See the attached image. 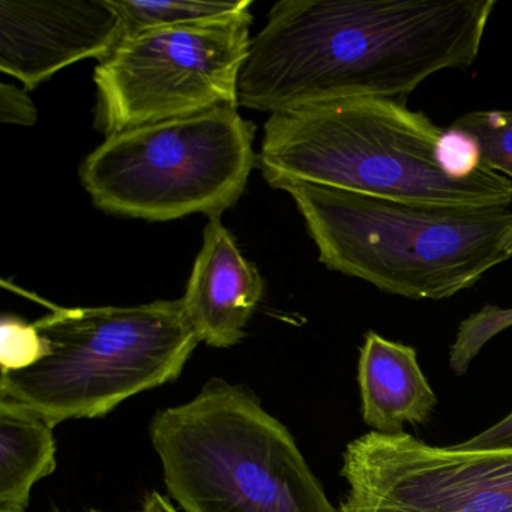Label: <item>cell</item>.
Returning <instances> with one entry per match:
<instances>
[{
  "label": "cell",
  "mask_w": 512,
  "mask_h": 512,
  "mask_svg": "<svg viewBox=\"0 0 512 512\" xmlns=\"http://www.w3.org/2000/svg\"><path fill=\"white\" fill-rule=\"evenodd\" d=\"M286 191L320 263L389 295L442 301L512 257L509 208L425 205L304 182Z\"/></svg>",
  "instance_id": "cell-3"
},
{
  "label": "cell",
  "mask_w": 512,
  "mask_h": 512,
  "mask_svg": "<svg viewBox=\"0 0 512 512\" xmlns=\"http://www.w3.org/2000/svg\"><path fill=\"white\" fill-rule=\"evenodd\" d=\"M112 4L121 16L127 35L146 29L223 19L253 7L251 0H112Z\"/></svg>",
  "instance_id": "cell-13"
},
{
  "label": "cell",
  "mask_w": 512,
  "mask_h": 512,
  "mask_svg": "<svg viewBox=\"0 0 512 512\" xmlns=\"http://www.w3.org/2000/svg\"><path fill=\"white\" fill-rule=\"evenodd\" d=\"M508 328H512V307L484 305L481 310L461 320L454 343L449 349L451 370L457 376L466 374L485 344Z\"/></svg>",
  "instance_id": "cell-15"
},
{
  "label": "cell",
  "mask_w": 512,
  "mask_h": 512,
  "mask_svg": "<svg viewBox=\"0 0 512 512\" xmlns=\"http://www.w3.org/2000/svg\"><path fill=\"white\" fill-rule=\"evenodd\" d=\"M263 293L259 269L245 259L221 218H209L182 298L200 343L218 349L238 344Z\"/></svg>",
  "instance_id": "cell-10"
},
{
  "label": "cell",
  "mask_w": 512,
  "mask_h": 512,
  "mask_svg": "<svg viewBox=\"0 0 512 512\" xmlns=\"http://www.w3.org/2000/svg\"><path fill=\"white\" fill-rule=\"evenodd\" d=\"M512 443V412L493 427L463 442L464 446H493Z\"/></svg>",
  "instance_id": "cell-19"
},
{
  "label": "cell",
  "mask_w": 512,
  "mask_h": 512,
  "mask_svg": "<svg viewBox=\"0 0 512 512\" xmlns=\"http://www.w3.org/2000/svg\"><path fill=\"white\" fill-rule=\"evenodd\" d=\"M91 512H101V511H95V509H92V511H91Z\"/></svg>",
  "instance_id": "cell-21"
},
{
  "label": "cell",
  "mask_w": 512,
  "mask_h": 512,
  "mask_svg": "<svg viewBox=\"0 0 512 512\" xmlns=\"http://www.w3.org/2000/svg\"><path fill=\"white\" fill-rule=\"evenodd\" d=\"M112 0L0 2V71L26 91L85 61H104L124 40Z\"/></svg>",
  "instance_id": "cell-9"
},
{
  "label": "cell",
  "mask_w": 512,
  "mask_h": 512,
  "mask_svg": "<svg viewBox=\"0 0 512 512\" xmlns=\"http://www.w3.org/2000/svg\"><path fill=\"white\" fill-rule=\"evenodd\" d=\"M358 383L362 418L376 433L400 434L404 424H422L437 404L416 350L374 331L359 350Z\"/></svg>",
  "instance_id": "cell-11"
},
{
  "label": "cell",
  "mask_w": 512,
  "mask_h": 512,
  "mask_svg": "<svg viewBox=\"0 0 512 512\" xmlns=\"http://www.w3.org/2000/svg\"><path fill=\"white\" fill-rule=\"evenodd\" d=\"M442 131L406 101L337 98L269 116L257 166L272 188L304 182L400 202L509 208L512 181L500 173L443 172Z\"/></svg>",
  "instance_id": "cell-2"
},
{
  "label": "cell",
  "mask_w": 512,
  "mask_h": 512,
  "mask_svg": "<svg viewBox=\"0 0 512 512\" xmlns=\"http://www.w3.org/2000/svg\"><path fill=\"white\" fill-rule=\"evenodd\" d=\"M38 110L26 89L16 85H0V121L4 124L31 127L37 124Z\"/></svg>",
  "instance_id": "cell-18"
},
{
  "label": "cell",
  "mask_w": 512,
  "mask_h": 512,
  "mask_svg": "<svg viewBox=\"0 0 512 512\" xmlns=\"http://www.w3.org/2000/svg\"><path fill=\"white\" fill-rule=\"evenodd\" d=\"M40 362L2 373L0 400L37 412L50 427L109 415L133 395L178 379L200 343L182 299L134 307L50 305L34 322Z\"/></svg>",
  "instance_id": "cell-5"
},
{
  "label": "cell",
  "mask_w": 512,
  "mask_h": 512,
  "mask_svg": "<svg viewBox=\"0 0 512 512\" xmlns=\"http://www.w3.org/2000/svg\"><path fill=\"white\" fill-rule=\"evenodd\" d=\"M151 440L187 512H338L292 434L245 386L211 380L158 412Z\"/></svg>",
  "instance_id": "cell-4"
},
{
  "label": "cell",
  "mask_w": 512,
  "mask_h": 512,
  "mask_svg": "<svg viewBox=\"0 0 512 512\" xmlns=\"http://www.w3.org/2000/svg\"><path fill=\"white\" fill-rule=\"evenodd\" d=\"M142 512H178L175 509V506L172 505L170 500H167L166 497L161 496L158 491H152V493L148 494V497L145 499V503H143Z\"/></svg>",
  "instance_id": "cell-20"
},
{
  "label": "cell",
  "mask_w": 512,
  "mask_h": 512,
  "mask_svg": "<svg viewBox=\"0 0 512 512\" xmlns=\"http://www.w3.org/2000/svg\"><path fill=\"white\" fill-rule=\"evenodd\" d=\"M254 125L235 107L131 128L107 137L80 166V181L106 214L172 221L221 217L257 163Z\"/></svg>",
  "instance_id": "cell-6"
},
{
  "label": "cell",
  "mask_w": 512,
  "mask_h": 512,
  "mask_svg": "<svg viewBox=\"0 0 512 512\" xmlns=\"http://www.w3.org/2000/svg\"><path fill=\"white\" fill-rule=\"evenodd\" d=\"M250 10L125 35L95 67L97 125L107 137L143 125L238 109L250 52Z\"/></svg>",
  "instance_id": "cell-7"
},
{
  "label": "cell",
  "mask_w": 512,
  "mask_h": 512,
  "mask_svg": "<svg viewBox=\"0 0 512 512\" xmlns=\"http://www.w3.org/2000/svg\"><path fill=\"white\" fill-rule=\"evenodd\" d=\"M437 161L446 175L467 179L484 172L478 142L466 131L455 127L443 128L437 145Z\"/></svg>",
  "instance_id": "cell-17"
},
{
  "label": "cell",
  "mask_w": 512,
  "mask_h": 512,
  "mask_svg": "<svg viewBox=\"0 0 512 512\" xmlns=\"http://www.w3.org/2000/svg\"><path fill=\"white\" fill-rule=\"evenodd\" d=\"M452 127L478 142L484 166L512 181V110H476L455 119Z\"/></svg>",
  "instance_id": "cell-14"
},
{
  "label": "cell",
  "mask_w": 512,
  "mask_h": 512,
  "mask_svg": "<svg viewBox=\"0 0 512 512\" xmlns=\"http://www.w3.org/2000/svg\"><path fill=\"white\" fill-rule=\"evenodd\" d=\"M47 343L35 323L5 314L0 322L2 373L26 370L46 356Z\"/></svg>",
  "instance_id": "cell-16"
},
{
  "label": "cell",
  "mask_w": 512,
  "mask_h": 512,
  "mask_svg": "<svg viewBox=\"0 0 512 512\" xmlns=\"http://www.w3.org/2000/svg\"><path fill=\"white\" fill-rule=\"evenodd\" d=\"M55 469L53 427L29 407L0 400V512H25L32 487Z\"/></svg>",
  "instance_id": "cell-12"
},
{
  "label": "cell",
  "mask_w": 512,
  "mask_h": 512,
  "mask_svg": "<svg viewBox=\"0 0 512 512\" xmlns=\"http://www.w3.org/2000/svg\"><path fill=\"white\" fill-rule=\"evenodd\" d=\"M496 0H283L251 40L238 106L275 113L347 97L406 101L475 64Z\"/></svg>",
  "instance_id": "cell-1"
},
{
  "label": "cell",
  "mask_w": 512,
  "mask_h": 512,
  "mask_svg": "<svg viewBox=\"0 0 512 512\" xmlns=\"http://www.w3.org/2000/svg\"><path fill=\"white\" fill-rule=\"evenodd\" d=\"M338 512H512V443L431 446L407 433L347 445Z\"/></svg>",
  "instance_id": "cell-8"
}]
</instances>
